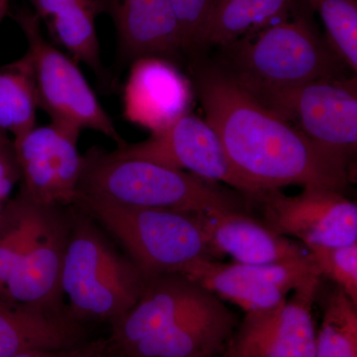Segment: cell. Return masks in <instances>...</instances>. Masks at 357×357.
I'll return each mask as SVG.
<instances>
[{"mask_svg":"<svg viewBox=\"0 0 357 357\" xmlns=\"http://www.w3.org/2000/svg\"><path fill=\"white\" fill-rule=\"evenodd\" d=\"M321 16L326 39L338 58L356 74L357 0H304Z\"/></svg>","mask_w":357,"mask_h":357,"instance_id":"obj_24","label":"cell"},{"mask_svg":"<svg viewBox=\"0 0 357 357\" xmlns=\"http://www.w3.org/2000/svg\"><path fill=\"white\" fill-rule=\"evenodd\" d=\"M114 22L122 63L145 57L175 64L183 57L182 37L170 0H96Z\"/></svg>","mask_w":357,"mask_h":357,"instance_id":"obj_15","label":"cell"},{"mask_svg":"<svg viewBox=\"0 0 357 357\" xmlns=\"http://www.w3.org/2000/svg\"><path fill=\"white\" fill-rule=\"evenodd\" d=\"M245 314L268 311L314 275H321L311 255L295 261L268 265L225 264L218 260L192 263L181 273Z\"/></svg>","mask_w":357,"mask_h":357,"instance_id":"obj_12","label":"cell"},{"mask_svg":"<svg viewBox=\"0 0 357 357\" xmlns=\"http://www.w3.org/2000/svg\"><path fill=\"white\" fill-rule=\"evenodd\" d=\"M146 280L95 218L73 206L61 279L70 318L112 325L137 303Z\"/></svg>","mask_w":357,"mask_h":357,"instance_id":"obj_3","label":"cell"},{"mask_svg":"<svg viewBox=\"0 0 357 357\" xmlns=\"http://www.w3.org/2000/svg\"><path fill=\"white\" fill-rule=\"evenodd\" d=\"M251 204L262 222L277 234L294 237L306 248L357 243V206L342 192L303 189L296 196L280 190L262 192Z\"/></svg>","mask_w":357,"mask_h":357,"instance_id":"obj_8","label":"cell"},{"mask_svg":"<svg viewBox=\"0 0 357 357\" xmlns=\"http://www.w3.org/2000/svg\"><path fill=\"white\" fill-rule=\"evenodd\" d=\"M72 206L45 204L31 241L7 281L2 297L41 311L67 312L61 279Z\"/></svg>","mask_w":357,"mask_h":357,"instance_id":"obj_13","label":"cell"},{"mask_svg":"<svg viewBox=\"0 0 357 357\" xmlns=\"http://www.w3.org/2000/svg\"><path fill=\"white\" fill-rule=\"evenodd\" d=\"M126 251L146 278L182 273L201 260H218L199 213L131 208L91 197L77 204Z\"/></svg>","mask_w":357,"mask_h":357,"instance_id":"obj_5","label":"cell"},{"mask_svg":"<svg viewBox=\"0 0 357 357\" xmlns=\"http://www.w3.org/2000/svg\"><path fill=\"white\" fill-rule=\"evenodd\" d=\"M321 278L314 275L274 309L246 314L225 357H316L312 307Z\"/></svg>","mask_w":357,"mask_h":357,"instance_id":"obj_11","label":"cell"},{"mask_svg":"<svg viewBox=\"0 0 357 357\" xmlns=\"http://www.w3.org/2000/svg\"><path fill=\"white\" fill-rule=\"evenodd\" d=\"M236 325V314L218 299L126 349L109 347L117 357H215L227 349Z\"/></svg>","mask_w":357,"mask_h":357,"instance_id":"obj_17","label":"cell"},{"mask_svg":"<svg viewBox=\"0 0 357 357\" xmlns=\"http://www.w3.org/2000/svg\"><path fill=\"white\" fill-rule=\"evenodd\" d=\"M199 215L220 258L229 255L239 264L268 265L295 261L309 255L302 243L277 234L243 211Z\"/></svg>","mask_w":357,"mask_h":357,"instance_id":"obj_16","label":"cell"},{"mask_svg":"<svg viewBox=\"0 0 357 357\" xmlns=\"http://www.w3.org/2000/svg\"><path fill=\"white\" fill-rule=\"evenodd\" d=\"M79 133L51 121L13 140L20 167V191L38 204L75 206L83 169V156L77 150Z\"/></svg>","mask_w":357,"mask_h":357,"instance_id":"obj_10","label":"cell"},{"mask_svg":"<svg viewBox=\"0 0 357 357\" xmlns=\"http://www.w3.org/2000/svg\"><path fill=\"white\" fill-rule=\"evenodd\" d=\"M45 204L24 192L9 199L0 211V296L31 241Z\"/></svg>","mask_w":357,"mask_h":357,"instance_id":"obj_22","label":"cell"},{"mask_svg":"<svg viewBox=\"0 0 357 357\" xmlns=\"http://www.w3.org/2000/svg\"><path fill=\"white\" fill-rule=\"evenodd\" d=\"M107 351V338L84 342L76 347L63 349H35L13 357H105Z\"/></svg>","mask_w":357,"mask_h":357,"instance_id":"obj_28","label":"cell"},{"mask_svg":"<svg viewBox=\"0 0 357 357\" xmlns=\"http://www.w3.org/2000/svg\"><path fill=\"white\" fill-rule=\"evenodd\" d=\"M84 325L67 312L41 311L0 296V357L35 349H63L84 342Z\"/></svg>","mask_w":357,"mask_h":357,"instance_id":"obj_18","label":"cell"},{"mask_svg":"<svg viewBox=\"0 0 357 357\" xmlns=\"http://www.w3.org/2000/svg\"><path fill=\"white\" fill-rule=\"evenodd\" d=\"M11 0H0V22L8 13Z\"/></svg>","mask_w":357,"mask_h":357,"instance_id":"obj_30","label":"cell"},{"mask_svg":"<svg viewBox=\"0 0 357 357\" xmlns=\"http://www.w3.org/2000/svg\"><path fill=\"white\" fill-rule=\"evenodd\" d=\"M321 276L335 282L337 288L357 305V243L349 245L307 248Z\"/></svg>","mask_w":357,"mask_h":357,"instance_id":"obj_25","label":"cell"},{"mask_svg":"<svg viewBox=\"0 0 357 357\" xmlns=\"http://www.w3.org/2000/svg\"><path fill=\"white\" fill-rule=\"evenodd\" d=\"M27 41L36 84L38 107L51 121L82 131L91 129L114 140L117 147L126 141L115 128L76 61L44 36L41 20L29 9L14 14Z\"/></svg>","mask_w":357,"mask_h":357,"instance_id":"obj_6","label":"cell"},{"mask_svg":"<svg viewBox=\"0 0 357 357\" xmlns=\"http://www.w3.org/2000/svg\"><path fill=\"white\" fill-rule=\"evenodd\" d=\"M181 30L183 53H196L199 33L213 0H170Z\"/></svg>","mask_w":357,"mask_h":357,"instance_id":"obj_26","label":"cell"},{"mask_svg":"<svg viewBox=\"0 0 357 357\" xmlns=\"http://www.w3.org/2000/svg\"><path fill=\"white\" fill-rule=\"evenodd\" d=\"M79 196L131 208L206 213L243 211L236 195L218 183L146 160L91 149L83 156Z\"/></svg>","mask_w":357,"mask_h":357,"instance_id":"obj_4","label":"cell"},{"mask_svg":"<svg viewBox=\"0 0 357 357\" xmlns=\"http://www.w3.org/2000/svg\"><path fill=\"white\" fill-rule=\"evenodd\" d=\"M191 83L176 64L158 57L131 63L123 89V114L128 121L158 132L189 114Z\"/></svg>","mask_w":357,"mask_h":357,"instance_id":"obj_14","label":"cell"},{"mask_svg":"<svg viewBox=\"0 0 357 357\" xmlns=\"http://www.w3.org/2000/svg\"><path fill=\"white\" fill-rule=\"evenodd\" d=\"M100 13L96 0H83L64 13L46 21L54 41L93 70L103 88H112V79L103 67L96 29V17Z\"/></svg>","mask_w":357,"mask_h":357,"instance_id":"obj_20","label":"cell"},{"mask_svg":"<svg viewBox=\"0 0 357 357\" xmlns=\"http://www.w3.org/2000/svg\"><path fill=\"white\" fill-rule=\"evenodd\" d=\"M105 357H117V356H115L114 354H112V352L109 351V342H107V354H105Z\"/></svg>","mask_w":357,"mask_h":357,"instance_id":"obj_31","label":"cell"},{"mask_svg":"<svg viewBox=\"0 0 357 357\" xmlns=\"http://www.w3.org/2000/svg\"><path fill=\"white\" fill-rule=\"evenodd\" d=\"M126 158L146 160L223 183L250 202L253 192L232 168L217 132L206 121L187 114L148 139L122 145L114 151Z\"/></svg>","mask_w":357,"mask_h":357,"instance_id":"obj_9","label":"cell"},{"mask_svg":"<svg viewBox=\"0 0 357 357\" xmlns=\"http://www.w3.org/2000/svg\"><path fill=\"white\" fill-rule=\"evenodd\" d=\"M21 172L13 139L0 131V202L6 204L16 184L20 183Z\"/></svg>","mask_w":357,"mask_h":357,"instance_id":"obj_27","label":"cell"},{"mask_svg":"<svg viewBox=\"0 0 357 357\" xmlns=\"http://www.w3.org/2000/svg\"><path fill=\"white\" fill-rule=\"evenodd\" d=\"M31 57H22L0 67V131L20 139L36 128L38 109Z\"/></svg>","mask_w":357,"mask_h":357,"instance_id":"obj_21","label":"cell"},{"mask_svg":"<svg viewBox=\"0 0 357 357\" xmlns=\"http://www.w3.org/2000/svg\"><path fill=\"white\" fill-rule=\"evenodd\" d=\"M6 204L1 203V202H0V211H2V208H3L4 204Z\"/></svg>","mask_w":357,"mask_h":357,"instance_id":"obj_32","label":"cell"},{"mask_svg":"<svg viewBox=\"0 0 357 357\" xmlns=\"http://www.w3.org/2000/svg\"><path fill=\"white\" fill-rule=\"evenodd\" d=\"M301 0L284 20L223 47L220 67L255 98L310 82L344 77L347 65L331 48Z\"/></svg>","mask_w":357,"mask_h":357,"instance_id":"obj_2","label":"cell"},{"mask_svg":"<svg viewBox=\"0 0 357 357\" xmlns=\"http://www.w3.org/2000/svg\"><path fill=\"white\" fill-rule=\"evenodd\" d=\"M255 100L326 151L349 161L356 153V77L318 79Z\"/></svg>","mask_w":357,"mask_h":357,"instance_id":"obj_7","label":"cell"},{"mask_svg":"<svg viewBox=\"0 0 357 357\" xmlns=\"http://www.w3.org/2000/svg\"><path fill=\"white\" fill-rule=\"evenodd\" d=\"M301 0H213L199 33L197 52L229 46L266 26L284 20Z\"/></svg>","mask_w":357,"mask_h":357,"instance_id":"obj_19","label":"cell"},{"mask_svg":"<svg viewBox=\"0 0 357 357\" xmlns=\"http://www.w3.org/2000/svg\"><path fill=\"white\" fill-rule=\"evenodd\" d=\"M34 8V13L45 22L58 14L64 13L83 0H28Z\"/></svg>","mask_w":357,"mask_h":357,"instance_id":"obj_29","label":"cell"},{"mask_svg":"<svg viewBox=\"0 0 357 357\" xmlns=\"http://www.w3.org/2000/svg\"><path fill=\"white\" fill-rule=\"evenodd\" d=\"M316 357H357V305L337 288L317 332Z\"/></svg>","mask_w":357,"mask_h":357,"instance_id":"obj_23","label":"cell"},{"mask_svg":"<svg viewBox=\"0 0 357 357\" xmlns=\"http://www.w3.org/2000/svg\"><path fill=\"white\" fill-rule=\"evenodd\" d=\"M196 81L206 121L252 191L250 202L288 185L344 191L351 180L349 160L314 144L220 68L199 70Z\"/></svg>","mask_w":357,"mask_h":357,"instance_id":"obj_1","label":"cell"}]
</instances>
